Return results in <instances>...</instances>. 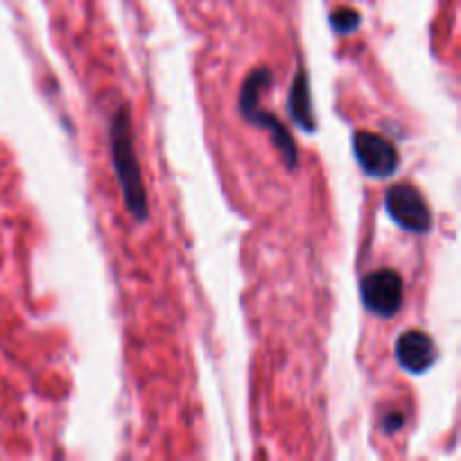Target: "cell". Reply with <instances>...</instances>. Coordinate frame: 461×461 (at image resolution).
Here are the masks:
<instances>
[{"label":"cell","instance_id":"obj_7","mask_svg":"<svg viewBox=\"0 0 461 461\" xmlns=\"http://www.w3.org/2000/svg\"><path fill=\"white\" fill-rule=\"evenodd\" d=\"M288 113H291L293 122L306 133H315L318 124H315L313 104H311V86H309V72L304 68H297L295 77H293L291 95H288Z\"/></svg>","mask_w":461,"mask_h":461},{"label":"cell","instance_id":"obj_4","mask_svg":"<svg viewBox=\"0 0 461 461\" xmlns=\"http://www.w3.org/2000/svg\"><path fill=\"white\" fill-rule=\"evenodd\" d=\"M405 284L396 270L381 268L365 275L360 284V297H363L365 309L372 311L378 318H392L403 306Z\"/></svg>","mask_w":461,"mask_h":461},{"label":"cell","instance_id":"obj_3","mask_svg":"<svg viewBox=\"0 0 461 461\" xmlns=\"http://www.w3.org/2000/svg\"><path fill=\"white\" fill-rule=\"evenodd\" d=\"M385 210L399 228L412 234H428L432 230V212L417 187L401 183L385 194Z\"/></svg>","mask_w":461,"mask_h":461},{"label":"cell","instance_id":"obj_6","mask_svg":"<svg viewBox=\"0 0 461 461\" xmlns=\"http://www.w3.org/2000/svg\"><path fill=\"white\" fill-rule=\"evenodd\" d=\"M396 360L401 367L408 374H426L432 369V365L439 360V351H437L435 340L423 331H405L396 340Z\"/></svg>","mask_w":461,"mask_h":461},{"label":"cell","instance_id":"obj_9","mask_svg":"<svg viewBox=\"0 0 461 461\" xmlns=\"http://www.w3.org/2000/svg\"><path fill=\"white\" fill-rule=\"evenodd\" d=\"M383 426H385V432H399L405 426V417L401 412H390L383 419Z\"/></svg>","mask_w":461,"mask_h":461},{"label":"cell","instance_id":"obj_5","mask_svg":"<svg viewBox=\"0 0 461 461\" xmlns=\"http://www.w3.org/2000/svg\"><path fill=\"white\" fill-rule=\"evenodd\" d=\"M354 153L360 169L372 178H390L401 167L394 142L369 131H358L354 135Z\"/></svg>","mask_w":461,"mask_h":461},{"label":"cell","instance_id":"obj_2","mask_svg":"<svg viewBox=\"0 0 461 461\" xmlns=\"http://www.w3.org/2000/svg\"><path fill=\"white\" fill-rule=\"evenodd\" d=\"M270 84H273V72L268 68H257V70H252L246 77V81H243L241 93H239V113H241V117L248 124L257 126V129H264L270 135L275 149L282 156L284 165L293 171L300 165V153H297V144L293 140L291 131L273 113L261 111L259 106L261 95L270 88Z\"/></svg>","mask_w":461,"mask_h":461},{"label":"cell","instance_id":"obj_1","mask_svg":"<svg viewBox=\"0 0 461 461\" xmlns=\"http://www.w3.org/2000/svg\"><path fill=\"white\" fill-rule=\"evenodd\" d=\"M111 158L115 167L117 183L124 196L126 210L135 221H147L149 201L144 189L142 171H140L138 153H135L133 129H131V111L126 104L117 106L111 122Z\"/></svg>","mask_w":461,"mask_h":461},{"label":"cell","instance_id":"obj_8","mask_svg":"<svg viewBox=\"0 0 461 461\" xmlns=\"http://www.w3.org/2000/svg\"><path fill=\"white\" fill-rule=\"evenodd\" d=\"M329 23H331V27L338 34H351V32H356L360 27L363 16H360V12H356V9L340 7L329 16Z\"/></svg>","mask_w":461,"mask_h":461}]
</instances>
